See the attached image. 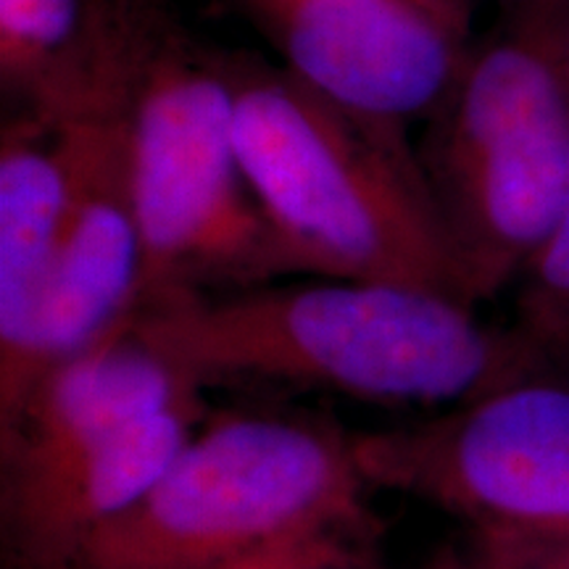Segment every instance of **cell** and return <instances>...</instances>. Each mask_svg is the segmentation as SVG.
Wrapping results in <instances>:
<instances>
[{
    "label": "cell",
    "instance_id": "cell-14",
    "mask_svg": "<svg viewBox=\"0 0 569 569\" xmlns=\"http://www.w3.org/2000/svg\"><path fill=\"white\" fill-rule=\"evenodd\" d=\"M519 282H522L519 330L546 351V343L559 330L561 319L569 311V213L553 232V238L543 246V251L525 269Z\"/></svg>",
    "mask_w": 569,
    "mask_h": 569
},
{
    "label": "cell",
    "instance_id": "cell-3",
    "mask_svg": "<svg viewBox=\"0 0 569 569\" xmlns=\"http://www.w3.org/2000/svg\"><path fill=\"white\" fill-rule=\"evenodd\" d=\"M122 113L142 243L138 311L290 274L246 182L227 63L174 38L134 34Z\"/></svg>",
    "mask_w": 569,
    "mask_h": 569
},
{
    "label": "cell",
    "instance_id": "cell-7",
    "mask_svg": "<svg viewBox=\"0 0 569 569\" xmlns=\"http://www.w3.org/2000/svg\"><path fill=\"white\" fill-rule=\"evenodd\" d=\"M288 71L340 109L398 127L446 103L465 69L459 0H269Z\"/></svg>",
    "mask_w": 569,
    "mask_h": 569
},
{
    "label": "cell",
    "instance_id": "cell-10",
    "mask_svg": "<svg viewBox=\"0 0 569 569\" xmlns=\"http://www.w3.org/2000/svg\"><path fill=\"white\" fill-rule=\"evenodd\" d=\"M203 390L127 322L42 377L13 425L0 432V469L56 465Z\"/></svg>",
    "mask_w": 569,
    "mask_h": 569
},
{
    "label": "cell",
    "instance_id": "cell-8",
    "mask_svg": "<svg viewBox=\"0 0 569 569\" xmlns=\"http://www.w3.org/2000/svg\"><path fill=\"white\" fill-rule=\"evenodd\" d=\"M206 417V398L193 396L56 465L3 472L6 569H74L84 546L146 496Z\"/></svg>",
    "mask_w": 569,
    "mask_h": 569
},
{
    "label": "cell",
    "instance_id": "cell-1",
    "mask_svg": "<svg viewBox=\"0 0 569 569\" xmlns=\"http://www.w3.org/2000/svg\"><path fill=\"white\" fill-rule=\"evenodd\" d=\"M475 309L430 290L315 277L174 296L132 325L203 388L259 380L388 407H457L553 372L536 340L488 327Z\"/></svg>",
    "mask_w": 569,
    "mask_h": 569
},
{
    "label": "cell",
    "instance_id": "cell-4",
    "mask_svg": "<svg viewBox=\"0 0 569 569\" xmlns=\"http://www.w3.org/2000/svg\"><path fill=\"white\" fill-rule=\"evenodd\" d=\"M353 432L311 411L203 419L146 496L74 569H213L311 525L375 515Z\"/></svg>",
    "mask_w": 569,
    "mask_h": 569
},
{
    "label": "cell",
    "instance_id": "cell-11",
    "mask_svg": "<svg viewBox=\"0 0 569 569\" xmlns=\"http://www.w3.org/2000/svg\"><path fill=\"white\" fill-rule=\"evenodd\" d=\"M71 203L61 127L30 117L0 146V372L19 359L46 293Z\"/></svg>",
    "mask_w": 569,
    "mask_h": 569
},
{
    "label": "cell",
    "instance_id": "cell-5",
    "mask_svg": "<svg viewBox=\"0 0 569 569\" xmlns=\"http://www.w3.org/2000/svg\"><path fill=\"white\" fill-rule=\"evenodd\" d=\"M353 451L369 488L415 496L465 530L569 532V380L557 372L353 432Z\"/></svg>",
    "mask_w": 569,
    "mask_h": 569
},
{
    "label": "cell",
    "instance_id": "cell-16",
    "mask_svg": "<svg viewBox=\"0 0 569 569\" xmlns=\"http://www.w3.org/2000/svg\"><path fill=\"white\" fill-rule=\"evenodd\" d=\"M419 569H469L465 553L457 546H440L427 557Z\"/></svg>",
    "mask_w": 569,
    "mask_h": 569
},
{
    "label": "cell",
    "instance_id": "cell-9",
    "mask_svg": "<svg viewBox=\"0 0 569 569\" xmlns=\"http://www.w3.org/2000/svg\"><path fill=\"white\" fill-rule=\"evenodd\" d=\"M475 301L543 251L569 213V113L496 142L430 180Z\"/></svg>",
    "mask_w": 569,
    "mask_h": 569
},
{
    "label": "cell",
    "instance_id": "cell-18",
    "mask_svg": "<svg viewBox=\"0 0 569 569\" xmlns=\"http://www.w3.org/2000/svg\"><path fill=\"white\" fill-rule=\"evenodd\" d=\"M522 3L528 6L530 13H538V17H549V19L569 9V0H522Z\"/></svg>",
    "mask_w": 569,
    "mask_h": 569
},
{
    "label": "cell",
    "instance_id": "cell-6",
    "mask_svg": "<svg viewBox=\"0 0 569 569\" xmlns=\"http://www.w3.org/2000/svg\"><path fill=\"white\" fill-rule=\"evenodd\" d=\"M122 92L51 119L69 148L71 203L30 336L19 359L0 372V432L42 377L132 322L138 311L142 243L127 172Z\"/></svg>",
    "mask_w": 569,
    "mask_h": 569
},
{
    "label": "cell",
    "instance_id": "cell-19",
    "mask_svg": "<svg viewBox=\"0 0 569 569\" xmlns=\"http://www.w3.org/2000/svg\"><path fill=\"white\" fill-rule=\"evenodd\" d=\"M567 71H569V30H567Z\"/></svg>",
    "mask_w": 569,
    "mask_h": 569
},
{
    "label": "cell",
    "instance_id": "cell-15",
    "mask_svg": "<svg viewBox=\"0 0 569 569\" xmlns=\"http://www.w3.org/2000/svg\"><path fill=\"white\" fill-rule=\"evenodd\" d=\"M469 569H569V532L465 530Z\"/></svg>",
    "mask_w": 569,
    "mask_h": 569
},
{
    "label": "cell",
    "instance_id": "cell-13",
    "mask_svg": "<svg viewBox=\"0 0 569 569\" xmlns=\"http://www.w3.org/2000/svg\"><path fill=\"white\" fill-rule=\"evenodd\" d=\"M377 515L311 525L213 569H386Z\"/></svg>",
    "mask_w": 569,
    "mask_h": 569
},
{
    "label": "cell",
    "instance_id": "cell-17",
    "mask_svg": "<svg viewBox=\"0 0 569 569\" xmlns=\"http://www.w3.org/2000/svg\"><path fill=\"white\" fill-rule=\"evenodd\" d=\"M546 351H549L551 359H569V311L567 317L561 319L559 330L553 332L549 343H546Z\"/></svg>",
    "mask_w": 569,
    "mask_h": 569
},
{
    "label": "cell",
    "instance_id": "cell-12",
    "mask_svg": "<svg viewBox=\"0 0 569 569\" xmlns=\"http://www.w3.org/2000/svg\"><path fill=\"white\" fill-rule=\"evenodd\" d=\"M132 32L103 27L96 0H0V71L32 117L61 119L117 96Z\"/></svg>",
    "mask_w": 569,
    "mask_h": 569
},
{
    "label": "cell",
    "instance_id": "cell-2",
    "mask_svg": "<svg viewBox=\"0 0 569 569\" xmlns=\"http://www.w3.org/2000/svg\"><path fill=\"white\" fill-rule=\"evenodd\" d=\"M234 142L290 274L401 284L478 306L436 188L398 127L340 109L290 71L230 67Z\"/></svg>",
    "mask_w": 569,
    "mask_h": 569
},
{
    "label": "cell",
    "instance_id": "cell-20",
    "mask_svg": "<svg viewBox=\"0 0 569 569\" xmlns=\"http://www.w3.org/2000/svg\"><path fill=\"white\" fill-rule=\"evenodd\" d=\"M459 3H461V6H469V0H459Z\"/></svg>",
    "mask_w": 569,
    "mask_h": 569
}]
</instances>
